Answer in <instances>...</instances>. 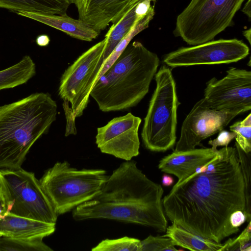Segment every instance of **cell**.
<instances>
[{
  "instance_id": "7a4b0ae2",
  "label": "cell",
  "mask_w": 251,
  "mask_h": 251,
  "mask_svg": "<svg viewBox=\"0 0 251 251\" xmlns=\"http://www.w3.org/2000/svg\"><path fill=\"white\" fill-rule=\"evenodd\" d=\"M162 186L149 178L134 160L125 161L109 176L101 192L73 210L76 221L106 219L141 225L165 232Z\"/></svg>"
},
{
  "instance_id": "cb8c5ba5",
  "label": "cell",
  "mask_w": 251,
  "mask_h": 251,
  "mask_svg": "<svg viewBox=\"0 0 251 251\" xmlns=\"http://www.w3.org/2000/svg\"><path fill=\"white\" fill-rule=\"evenodd\" d=\"M241 172L245 183L246 206L244 213L247 222L251 220V152L245 153L235 143Z\"/></svg>"
},
{
  "instance_id": "7c38bea8",
  "label": "cell",
  "mask_w": 251,
  "mask_h": 251,
  "mask_svg": "<svg viewBox=\"0 0 251 251\" xmlns=\"http://www.w3.org/2000/svg\"><path fill=\"white\" fill-rule=\"evenodd\" d=\"M239 114L211 109L204 99L199 100L184 120L174 151L194 149L206 138L219 133Z\"/></svg>"
},
{
  "instance_id": "52a82bcc",
  "label": "cell",
  "mask_w": 251,
  "mask_h": 251,
  "mask_svg": "<svg viewBox=\"0 0 251 251\" xmlns=\"http://www.w3.org/2000/svg\"><path fill=\"white\" fill-rule=\"evenodd\" d=\"M0 186L4 216L9 213L56 224L58 215L33 173L0 169Z\"/></svg>"
},
{
  "instance_id": "2e32d148",
  "label": "cell",
  "mask_w": 251,
  "mask_h": 251,
  "mask_svg": "<svg viewBox=\"0 0 251 251\" xmlns=\"http://www.w3.org/2000/svg\"><path fill=\"white\" fill-rule=\"evenodd\" d=\"M55 225L8 213L0 219V237L43 239L55 231Z\"/></svg>"
},
{
  "instance_id": "f1b7e54d",
  "label": "cell",
  "mask_w": 251,
  "mask_h": 251,
  "mask_svg": "<svg viewBox=\"0 0 251 251\" xmlns=\"http://www.w3.org/2000/svg\"><path fill=\"white\" fill-rule=\"evenodd\" d=\"M219 133L217 138L208 141V144L211 146V148L213 150H217V147L220 146L227 147L236 137V134L232 131L223 129Z\"/></svg>"
},
{
  "instance_id": "ac0fdd59",
  "label": "cell",
  "mask_w": 251,
  "mask_h": 251,
  "mask_svg": "<svg viewBox=\"0 0 251 251\" xmlns=\"http://www.w3.org/2000/svg\"><path fill=\"white\" fill-rule=\"evenodd\" d=\"M18 15L38 21L58 29L71 37L90 42L98 37L99 33L81 20L66 15H45L34 12H19Z\"/></svg>"
},
{
  "instance_id": "e575fe53",
  "label": "cell",
  "mask_w": 251,
  "mask_h": 251,
  "mask_svg": "<svg viewBox=\"0 0 251 251\" xmlns=\"http://www.w3.org/2000/svg\"><path fill=\"white\" fill-rule=\"evenodd\" d=\"M0 203L2 204V199H1L0 194Z\"/></svg>"
},
{
  "instance_id": "836d02e7",
  "label": "cell",
  "mask_w": 251,
  "mask_h": 251,
  "mask_svg": "<svg viewBox=\"0 0 251 251\" xmlns=\"http://www.w3.org/2000/svg\"><path fill=\"white\" fill-rule=\"evenodd\" d=\"M251 28H249L248 29H246L245 30H244L243 31V36L246 38V39L248 40L249 44H251Z\"/></svg>"
},
{
  "instance_id": "83f0119b",
  "label": "cell",
  "mask_w": 251,
  "mask_h": 251,
  "mask_svg": "<svg viewBox=\"0 0 251 251\" xmlns=\"http://www.w3.org/2000/svg\"><path fill=\"white\" fill-rule=\"evenodd\" d=\"M141 251H177L172 240L167 237L149 235L141 241Z\"/></svg>"
},
{
  "instance_id": "1f68e13d",
  "label": "cell",
  "mask_w": 251,
  "mask_h": 251,
  "mask_svg": "<svg viewBox=\"0 0 251 251\" xmlns=\"http://www.w3.org/2000/svg\"><path fill=\"white\" fill-rule=\"evenodd\" d=\"M174 183L173 178L168 175L164 174L162 177V183L164 186H169Z\"/></svg>"
},
{
  "instance_id": "30bf717a",
  "label": "cell",
  "mask_w": 251,
  "mask_h": 251,
  "mask_svg": "<svg viewBox=\"0 0 251 251\" xmlns=\"http://www.w3.org/2000/svg\"><path fill=\"white\" fill-rule=\"evenodd\" d=\"M249 48L237 39L211 40L189 47H181L166 54L163 62L172 68L215 65L237 62L249 53Z\"/></svg>"
},
{
  "instance_id": "f546056e",
  "label": "cell",
  "mask_w": 251,
  "mask_h": 251,
  "mask_svg": "<svg viewBox=\"0 0 251 251\" xmlns=\"http://www.w3.org/2000/svg\"><path fill=\"white\" fill-rule=\"evenodd\" d=\"M246 221V217L243 211L237 210L230 216L229 222L231 225L234 227H239Z\"/></svg>"
},
{
  "instance_id": "e0dca14e",
  "label": "cell",
  "mask_w": 251,
  "mask_h": 251,
  "mask_svg": "<svg viewBox=\"0 0 251 251\" xmlns=\"http://www.w3.org/2000/svg\"><path fill=\"white\" fill-rule=\"evenodd\" d=\"M155 2L156 0H140L127 10L117 23L112 25L104 37L106 40L103 53L104 61L138 21L154 13V4L152 5L151 3Z\"/></svg>"
},
{
  "instance_id": "d4e9b609",
  "label": "cell",
  "mask_w": 251,
  "mask_h": 251,
  "mask_svg": "<svg viewBox=\"0 0 251 251\" xmlns=\"http://www.w3.org/2000/svg\"><path fill=\"white\" fill-rule=\"evenodd\" d=\"M140 240L125 236L102 240L92 249V251H141Z\"/></svg>"
},
{
  "instance_id": "4dcf8cb0",
  "label": "cell",
  "mask_w": 251,
  "mask_h": 251,
  "mask_svg": "<svg viewBox=\"0 0 251 251\" xmlns=\"http://www.w3.org/2000/svg\"><path fill=\"white\" fill-rule=\"evenodd\" d=\"M50 42V39L47 35L41 34L38 35L36 39V44L40 47L48 46Z\"/></svg>"
},
{
  "instance_id": "3957f363",
  "label": "cell",
  "mask_w": 251,
  "mask_h": 251,
  "mask_svg": "<svg viewBox=\"0 0 251 251\" xmlns=\"http://www.w3.org/2000/svg\"><path fill=\"white\" fill-rule=\"evenodd\" d=\"M57 114V103L48 93H34L0 106V169L21 168Z\"/></svg>"
},
{
  "instance_id": "ffe728a7",
  "label": "cell",
  "mask_w": 251,
  "mask_h": 251,
  "mask_svg": "<svg viewBox=\"0 0 251 251\" xmlns=\"http://www.w3.org/2000/svg\"><path fill=\"white\" fill-rule=\"evenodd\" d=\"M167 227L163 235L171 238L176 246L193 251H220L223 244L203 237L176 224Z\"/></svg>"
},
{
  "instance_id": "484cf974",
  "label": "cell",
  "mask_w": 251,
  "mask_h": 251,
  "mask_svg": "<svg viewBox=\"0 0 251 251\" xmlns=\"http://www.w3.org/2000/svg\"><path fill=\"white\" fill-rule=\"evenodd\" d=\"M231 131L236 134V143L246 153L251 151V114L243 120L230 126Z\"/></svg>"
},
{
  "instance_id": "ba28073f",
  "label": "cell",
  "mask_w": 251,
  "mask_h": 251,
  "mask_svg": "<svg viewBox=\"0 0 251 251\" xmlns=\"http://www.w3.org/2000/svg\"><path fill=\"white\" fill-rule=\"evenodd\" d=\"M245 0H191L176 18L174 34L189 45L213 40L232 25Z\"/></svg>"
},
{
  "instance_id": "277c9868",
  "label": "cell",
  "mask_w": 251,
  "mask_h": 251,
  "mask_svg": "<svg viewBox=\"0 0 251 251\" xmlns=\"http://www.w3.org/2000/svg\"><path fill=\"white\" fill-rule=\"evenodd\" d=\"M159 59L141 43H129L93 86L90 96L104 112L128 109L147 95Z\"/></svg>"
},
{
  "instance_id": "44dd1931",
  "label": "cell",
  "mask_w": 251,
  "mask_h": 251,
  "mask_svg": "<svg viewBox=\"0 0 251 251\" xmlns=\"http://www.w3.org/2000/svg\"><path fill=\"white\" fill-rule=\"evenodd\" d=\"M36 65L29 55L17 63L0 71V91L26 83L36 74Z\"/></svg>"
},
{
  "instance_id": "9c48e42d",
  "label": "cell",
  "mask_w": 251,
  "mask_h": 251,
  "mask_svg": "<svg viewBox=\"0 0 251 251\" xmlns=\"http://www.w3.org/2000/svg\"><path fill=\"white\" fill-rule=\"evenodd\" d=\"M106 43L104 38L84 52L61 75L58 95L63 101L70 103L74 119L81 116L88 106L91 91L104 61Z\"/></svg>"
},
{
  "instance_id": "603a6c76",
  "label": "cell",
  "mask_w": 251,
  "mask_h": 251,
  "mask_svg": "<svg viewBox=\"0 0 251 251\" xmlns=\"http://www.w3.org/2000/svg\"><path fill=\"white\" fill-rule=\"evenodd\" d=\"M43 239L26 240L0 237V251H52Z\"/></svg>"
},
{
  "instance_id": "4316f807",
  "label": "cell",
  "mask_w": 251,
  "mask_h": 251,
  "mask_svg": "<svg viewBox=\"0 0 251 251\" xmlns=\"http://www.w3.org/2000/svg\"><path fill=\"white\" fill-rule=\"evenodd\" d=\"M251 251V222L248 225L241 233L237 237L229 239L223 245L220 251Z\"/></svg>"
},
{
  "instance_id": "d6986e66",
  "label": "cell",
  "mask_w": 251,
  "mask_h": 251,
  "mask_svg": "<svg viewBox=\"0 0 251 251\" xmlns=\"http://www.w3.org/2000/svg\"><path fill=\"white\" fill-rule=\"evenodd\" d=\"M72 0H0V8L15 12L66 15Z\"/></svg>"
},
{
  "instance_id": "8992f818",
  "label": "cell",
  "mask_w": 251,
  "mask_h": 251,
  "mask_svg": "<svg viewBox=\"0 0 251 251\" xmlns=\"http://www.w3.org/2000/svg\"><path fill=\"white\" fill-rule=\"evenodd\" d=\"M156 87L150 101L141 132L145 148L165 151L176 143L179 102L172 70L162 65L155 75Z\"/></svg>"
},
{
  "instance_id": "8fae6325",
  "label": "cell",
  "mask_w": 251,
  "mask_h": 251,
  "mask_svg": "<svg viewBox=\"0 0 251 251\" xmlns=\"http://www.w3.org/2000/svg\"><path fill=\"white\" fill-rule=\"evenodd\" d=\"M203 99L216 110L239 114L251 109V72L232 67L220 79L213 77L206 83Z\"/></svg>"
},
{
  "instance_id": "5bb4252c",
  "label": "cell",
  "mask_w": 251,
  "mask_h": 251,
  "mask_svg": "<svg viewBox=\"0 0 251 251\" xmlns=\"http://www.w3.org/2000/svg\"><path fill=\"white\" fill-rule=\"evenodd\" d=\"M140 0H72L82 20L99 33L115 25Z\"/></svg>"
},
{
  "instance_id": "7402d4cb",
  "label": "cell",
  "mask_w": 251,
  "mask_h": 251,
  "mask_svg": "<svg viewBox=\"0 0 251 251\" xmlns=\"http://www.w3.org/2000/svg\"><path fill=\"white\" fill-rule=\"evenodd\" d=\"M154 15V13L150 14L138 21L130 31L122 39L109 57L104 61L99 75L98 80L119 57L131 40L137 34L149 27V23L153 19Z\"/></svg>"
},
{
  "instance_id": "5b68a950",
  "label": "cell",
  "mask_w": 251,
  "mask_h": 251,
  "mask_svg": "<svg viewBox=\"0 0 251 251\" xmlns=\"http://www.w3.org/2000/svg\"><path fill=\"white\" fill-rule=\"evenodd\" d=\"M108 177L104 170H78L64 161L57 162L47 170L39 181L59 215L96 197Z\"/></svg>"
},
{
  "instance_id": "d6a6232c",
  "label": "cell",
  "mask_w": 251,
  "mask_h": 251,
  "mask_svg": "<svg viewBox=\"0 0 251 251\" xmlns=\"http://www.w3.org/2000/svg\"><path fill=\"white\" fill-rule=\"evenodd\" d=\"M242 11L246 15L250 21L251 17V0H248L243 6Z\"/></svg>"
},
{
  "instance_id": "d590c367",
  "label": "cell",
  "mask_w": 251,
  "mask_h": 251,
  "mask_svg": "<svg viewBox=\"0 0 251 251\" xmlns=\"http://www.w3.org/2000/svg\"></svg>"
},
{
  "instance_id": "9a60e30c",
  "label": "cell",
  "mask_w": 251,
  "mask_h": 251,
  "mask_svg": "<svg viewBox=\"0 0 251 251\" xmlns=\"http://www.w3.org/2000/svg\"><path fill=\"white\" fill-rule=\"evenodd\" d=\"M220 154V150L211 148L174 151L162 158L158 167L164 173L176 176L179 183L193 174L198 167L213 161Z\"/></svg>"
},
{
  "instance_id": "6da1fadb",
  "label": "cell",
  "mask_w": 251,
  "mask_h": 251,
  "mask_svg": "<svg viewBox=\"0 0 251 251\" xmlns=\"http://www.w3.org/2000/svg\"><path fill=\"white\" fill-rule=\"evenodd\" d=\"M207 164L176 183L162 199L165 215L177 225L217 243L240 230L230 215L244 211L245 188L236 148L224 147Z\"/></svg>"
},
{
  "instance_id": "4fadbf2b",
  "label": "cell",
  "mask_w": 251,
  "mask_h": 251,
  "mask_svg": "<svg viewBox=\"0 0 251 251\" xmlns=\"http://www.w3.org/2000/svg\"><path fill=\"white\" fill-rule=\"evenodd\" d=\"M142 120L131 113L115 117L97 128L96 143L102 153L125 161L139 154L138 130Z\"/></svg>"
}]
</instances>
